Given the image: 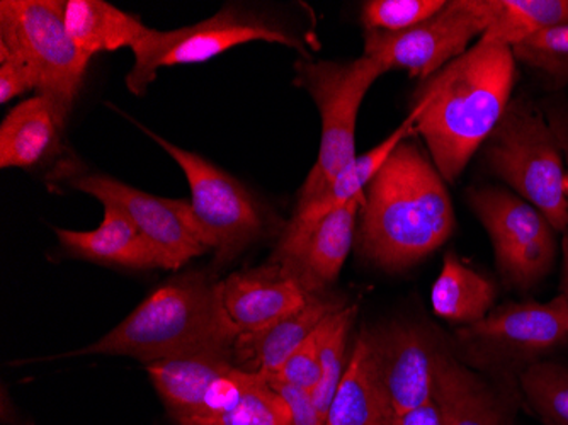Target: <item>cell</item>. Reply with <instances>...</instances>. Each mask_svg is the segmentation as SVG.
I'll return each mask as SVG.
<instances>
[{
	"mask_svg": "<svg viewBox=\"0 0 568 425\" xmlns=\"http://www.w3.org/2000/svg\"><path fill=\"white\" fill-rule=\"evenodd\" d=\"M514 82L510 47L480 38L417 89L410 111L416 133L446 182H455L490 139L513 101Z\"/></svg>",
	"mask_w": 568,
	"mask_h": 425,
	"instance_id": "6da1fadb",
	"label": "cell"
},
{
	"mask_svg": "<svg viewBox=\"0 0 568 425\" xmlns=\"http://www.w3.org/2000/svg\"><path fill=\"white\" fill-rule=\"evenodd\" d=\"M359 216L357 247L388 271L405 270L433 254L456 225L445 179L410 139L369 182Z\"/></svg>",
	"mask_w": 568,
	"mask_h": 425,
	"instance_id": "7a4b0ae2",
	"label": "cell"
},
{
	"mask_svg": "<svg viewBox=\"0 0 568 425\" xmlns=\"http://www.w3.org/2000/svg\"><path fill=\"white\" fill-rule=\"evenodd\" d=\"M239 335L223 305L222 281L190 273L162 284L113 331L72 356H126L145 366L203 354L235 361Z\"/></svg>",
	"mask_w": 568,
	"mask_h": 425,
	"instance_id": "3957f363",
	"label": "cell"
},
{
	"mask_svg": "<svg viewBox=\"0 0 568 425\" xmlns=\"http://www.w3.org/2000/svg\"><path fill=\"white\" fill-rule=\"evenodd\" d=\"M488 168L544 213L557 232H567V172L564 153L541 108L513 99L485 146Z\"/></svg>",
	"mask_w": 568,
	"mask_h": 425,
	"instance_id": "277c9868",
	"label": "cell"
},
{
	"mask_svg": "<svg viewBox=\"0 0 568 425\" xmlns=\"http://www.w3.org/2000/svg\"><path fill=\"white\" fill-rule=\"evenodd\" d=\"M568 342L564 298L506 303L477 324L459 327L453 353L481 375L518 382L523 371Z\"/></svg>",
	"mask_w": 568,
	"mask_h": 425,
	"instance_id": "5b68a950",
	"label": "cell"
},
{
	"mask_svg": "<svg viewBox=\"0 0 568 425\" xmlns=\"http://www.w3.org/2000/svg\"><path fill=\"white\" fill-rule=\"evenodd\" d=\"M0 48L30 69L38 94L55 105L67 123L91 59L67 30L63 2L2 0Z\"/></svg>",
	"mask_w": 568,
	"mask_h": 425,
	"instance_id": "8992f818",
	"label": "cell"
},
{
	"mask_svg": "<svg viewBox=\"0 0 568 425\" xmlns=\"http://www.w3.org/2000/svg\"><path fill=\"white\" fill-rule=\"evenodd\" d=\"M296 69L300 84L314 99L322 120L321 149L300 193L298 206H302L327 190L328 184L356 159L361 104L372 85L388 70L366 55L351 62L303 60Z\"/></svg>",
	"mask_w": 568,
	"mask_h": 425,
	"instance_id": "52a82bcc",
	"label": "cell"
},
{
	"mask_svg": "<svg viewBox=\"0 0 568 425\" xmlns=\"http://www.w3.org/2000/svg\"><path fill=\"white\" fill-rule=\"evenodd\" d=\"M252 41L280 43L306 55L302 43L274 22L242 9L223 8L212 18L181 30L150 31L132 50L135 65L126 75L128 91L143 94L162 67L209 62Z\"/></svg>",
	"mask_w": 568,
	"mask_h": 425,
	"instance_id": "ba28073f",
	"label": "cell"
},
{
	"mask_svg": "<svg viewBox=\"0 0 568 425\" xmlns=\"http://www.w3.org/2000/svg\"><path fill=\"white\" fill-rule=\"evenodd\" d=\"M139 127L183 169L201 241L216 251V261L234 259L261 235L263 215L244 184L197 153L175 146L142 124Z\"/></svg>",
	"mask_w": 568,
	"mask_h": 425,
	"instance_id": "9c48e42d",
	"label": "cell"
},
{
	"mask_svg": "<svg viewBox=\"0 0 568 425\" xmlns=\"http://www.w3.org/2000/svg\"><path fill=\"white\" fill-rule=\"evenodd\" d=\"M468 204L487 230L504 281L529 290L550 274L557 259V230L518 194L499 188L468 193Z\"/></svg>",
	"mask_w": 568,
	"mask_h": 425,
	"instance_id": "30bf717a",
	"label": "cell"
},
{
	"mask_svg": "<svg viewBox=\"0 0 568 425\" xmlns=\"http://www.w3.org/2000/svg\"><path fill=\"white\" fill-rule=\"evenodd\" d=\"M487 31L484 0H453L443 11L398 33L366 31L365 55L386 70L405 69L427 81L470 50Z\"/></svg>",
	"mask_w": 568,
	"mask_h": 425,
	"instance_id": "8fae6325",
	"label": "cell"
},
{
	"mask_svg": "<svg viewBox=\"0 0 568 425\" xmlns=\"http://www.w3.org/2000/svg\"><path fill=\"white\" fill-rule=\"evenodd\" d=\"M73 188L126 213L149 244L175 271L210 251L201 241L191 201L153 196L104 174L73 179Z\"/></svg>",
	"mask_w": 568,
	"mask_h": 425,
	"instance_id": "7c38bea8",
	"label": "cell"
},
{
	"mask_svg": "<svg viewBox=\"0 0 568 425\" xmlns=\"http://www.w3.org/2000/svg\"><path fill=\"white\" fill-rule=\"evenodd\" d=\"M376 371L394 414L414 411L434 401V383L443 341L420 324H394L369 332Z\"/></svg>",
	"mask_w": 568,
	"mask_h": 425,
	"instance_id": "4fadbf2b",
	"label": "cell"
},
{
	"mask_svg": "<svg viewBox=\"0 0 568 425\" xmlns=\"http://www.w3.org/2000/svg\"><path fill=\"white\" fill-rule=\"evenodd\" d=\"M523 395L518 382L490 378L456 357L453 345L439 356L434 402L445 425H514Z\"/></svg>",
	"mask_w": 568,
	"mask_h": 425,
	"instance_id": "5bb4252c",
	"label": "cell"
},
{
	"mask_svg": "<svg viewBox=\"0 0 568 425\" xmlns=\"http://www.w3.org/2000/svg\"><path fill=\"white\" fill-rule=\"evenodd\" d=\"M365 196L332 211L317 225L293 236H281L273 261L284 265L308 295L325 293L339 277L356 236L357 216Z\"/></svg>",
	"mask_w": 568,
	"mask_h": 425,
	"instance_id": "9a60e30c",
	"label": "cell"
},
{
	"mask_svg": "<svg viewBox=\"0 0 568 425\" xmlns=\"http://www.w3.org/2000/svg\"><path fill=\"white\" fill-rule=\"evenodd\" d=\"M223 305L241 335L277 324L306 305L310 296L280 262L230 274L222 281Z\"/></svg>",
	"mask_w": 568,
	"mask_h": 425,
	"instance_id": "2e32d148",
	"label": "cell"
},
{
	"mask_svg": "<svg viewBox=\"0 0 568 425\" xmlns=\"http://www.w3.org/2000/svg\"><path fill=\"white\" fill-rule=\"evenodd\" d=\"M343 306L339 300L331 298L325 293L310 296L303 308L277 324L255 334L239 335L235 342V364L242 370L257 373L263 378H274L303 341L331 313L337 312Z\"/></svg>",
	"mask_w": 568,
	"mask_h": 425,
	"instance_id": "e0dca14e",
	"label": "cell"
},
{
	"mask_svg": "<svg viewBox=\"0 0 568 425\" xmlns=\"http://www.w3.org/2000/svg\"><path fill=\"white\" fill-rule=\"evenodd\" d=\"M102 206L104 216L101 225L91 232L55 229L63 249L99 264L121 265L132 270H164L161 255L149 244L130 216L113 204Z\"/></svg>",
	"mask_w": 568,
	"mask_h": 425,
	"instance_id": "ac0fdd59",
	"label": "cell"
},
{
	"mask_svg": "<svg viewBox=\"0 0 568 425\" xmlns=\"http://www.w3.org/2000/svg\"><path fill=\"white\" fill-rule=\"evenodd\" d=\"M416 133V117L414 113L405 118L400 127L395 128L390 136H386L382 143L369 150V152L357 155L334 181L328 184L327 190L322 191L317 198L308 203L296 206L295 215L288 223L283 236L298 235L312 226L317 225L324 216L332 211L346 206L351 201L365 196L372 179L378 174L386 159L392 155L395 149L404 140L410 139Z\"/></svg>",
	"mask_w": 568,
	"mask_h": 425,
	"instance_id": "d6986e66",
	"label": "cell"
},
{
	"mask_svg": "<svg viewBox=\"0 0 568 425\" xmlns=\"http://www.w3.org/2000/svg\"><path fill=\"white\" fill-rule=\"evenodd\" d=\"M65 121L44 95L19 102L0 124V168L33 169L55 152Z\"/></svg>",
	"mask_w": 568,
	"mask_h": 425,
	"instance_id": "ffe728a7",
	"label": "cell"
},
{
	"mask_svg": "<svg viewBox=\"0 0 568 425\" xmlns=\"http://www.w3.org/2000/svg\"><path fill=\"white\" fill-rule=\"evenodd\" d=\"M390 412L376 371L369 331H363L332 398L325 425H383Z\"/></svg>",
	"mask_w": 568,
	"mask_h": 425,
	"instance_id": "44dd1931",
	"label": "cell"
},
{
	"mask_svg": "<svg viewBox=\"0 0 568 425\" xmlns=\"http://www.w3.org/2000/svg\"><path fill=\"white\" fill-rule=\"evenodd\" d=\"M63 19L70 37L89 59L102 51L133 50L152 31L136 16L104 0H65Z\"/></svg>",
	"mask_w": 568,
	"mask_h": 425,
	"instance_id": "7402d4cb",
	"label": "cell"
},
{
	"mask_svg": "<svg viewBox=\"0 0 568 425\" xmlns=\"http://www.w3.org/2000/svg\"><path fill=\"white\" fill-rule=\"evenodd\" d=\"M496 295L493 281L448 254L430 290V305L443 321L467 327L493 312Z\"/></svg>",
	"mask_w": 568,
	"mask_h": 425,
	"instance_id": "603a6c76",
	"label": "cell"
},
{
	"mask_svg": "<svg viewBox=\"0 0 568 425\" xmlns=\"http://www.w3.org/2000/svg\"><path fill=\"white\" fill-rule=\"evenodd\" d=\"M484 8L487 31L481 38L510 48L568 22V0H484Z\"/></svg>",
	"mask_w": 568,
	"mask_h": 425,
	"instance_id": "cb8c5ba5",
	"label": "cell"
},
{
	"mask_svg": "<svg viewBox=\"0 0 568 425\" xmlns=\"http://www.w3.org/2000/svg\"><path fill=\"white\" fill-rule=\"evenodd\" d=\"M357 315L356 305H346L337 312L331 313L324 321V338L321 350V382L312 392L324 418H327L328 407L334 398L337 386L343 380L347 367V344H349L351 328Z\"/></svg>",
	"mask_w": 568,
	"mask_h": 425,
	"instance_id": "d4e9b609",
	"label": "cell"
},
{
	"mask_svg": "<svg viewBox=\"0 0 568 425\" xmlns=\"http://www.w3.org/2000/svg\"><path fill=\"white\" fill-rule=\"evenodd\" d=\"M519 389L545 425H568V366L538 361L523 371Z\"/></svg>",
	"mask_w": 568,
	"mask_h": 425,
	"instance_id": "484cf974",
	"label": "cell"
},
{
	"mask_svg": "<svg viewBox=\"0 0 568 425\" xmlns=\"http://www.w3.org/2000/svg\"><path fill=\"white\" fill-rule=\"evenodd\" d=\"M510 50L516 62L541 73L551 88L561 89L568 84V22L539 31Z\"/></svg>",
	"mask_w": 568,
	"mask_h": 425,
	"instance_id": "4316f807",
	"label": "cell"
},
{
	"mask_svg": "<svg viewBox=\"0 0 568 425\" xmlns=\"http://www.w3.org/2000/svg\"><path fill=\"white\" fill-rule=\"evenodd\" d=\"M204 425H292V411L270 382L257 375L234 411Z\"/></svg>",
	"mask_w": 568,
	"mask_h": 425,
	"instance_id": "83f0119b",
	"label": "cell"
},
{
	"mask_svg": "<svg viewBox=\"0 0 568 425\" xmlns=\"http://www.w3.org/2000/svg\"><path fill=\"white\" fill-rule=\"evenodd\" d=\"M445 0H368L361 9L366 31L398 33L410 30L443 11Z\"/></svg>",
	"mask_w": 568,
	"mask_h": 425,
	"instance_id": "f1b7e54d",
	"label": "cell"
},
{
	"mask_svg": "<svg viewBox=\"0 0 568 425\" xmlns=\"http://www.w3.org/2000/svg\"><path fill=\"white\" fill-rule=\"evenodd\" d=\"M322 338H324V322L303 341L298 350L283 364L280 373L271 380L308 389L310 393L314 392L321 382Z\"/></svg>",
	"mask_w": 568,
	"mask_h": 425,
	"instance_id": "f546056e",
	"label": "cell"
},
{
	"mask_svg": "<svg viewBox=\"0 0 568 425\" xmlns=\"http://www.w3.org/2000/svg\"><path fill=\"white\" fill-rule=\"evenodd\" d=\"M31 89H37V82L30 69L0 48V102L6 104Z\"/></svg>",
	"mask_w": 568,
	"mask_h": 425,
	"instance_id": "4dcf8cb0",
	"label": "cell"
},
{
	"mask_svg": "<svg viewBox=\"0 0 568 425\" xmlns=\"http://www.w3.org/2000/svg\"><path fill=\"white\" fill-rule=\"evenodd\" d=\"M267 382L288 404L292 411V425H325L324 415L318 411L308 389L298 388L288 383L273 382V380Z\"/></svg>",
	"mask_w": 568,
	"mask_h": 425,
	"instance_id": "1f68e13d",
	"label": "cell"
},
{
	"mask_svg": "<svg viewBox=\"0 0 568 425\" xmlns=\"http://www.w3.org/2000/svg\"><path fill=\"white\" fill-rule=\"evenodd\" d=\"M383 425H445L443 424L442 412L437 407L436 402L423 405V407L414 408V411L404 412V414L386 415Z\"/></svg>",
	"mask_w": 568,
	"mask_h": 425,
	"instance_id": "d6a6232c",
	"label": "cell"
},
{
	"mask_svg": "<svg viewBox=\"0 0 568 425\" xmlns=\"http://www.w3.org/2000/svg\"><path fill=\"white\" fill-rule=\"evenodd\" d=\"M545 118L554 131L555 139L564 153V161L568 165V104L561 102H548L545 105Z\"/></svg>",
	"mask_w": 568,
	"mask_h": 425,
	"instance_id": "836d02e7",
	"label": "cell"
},
{
	"mask_svg": "<svg viewBox=\"0 0 568 425\" xmlns=\"http://www.w3.org/2000/svg\"><path fill=\"white\" fill-rule=\"evenodd\" d=\"M561 252V281H560V296L564 298L565 306L568 312V233H564L560 242Z\"/></svg>",
	"mask_w": 568,
	"mask_h": 425,
	"instance_id": "e575fe53",
	"label": "cell"
},
{
	"mask_svg": "<svg viewBox=\"0 0 568 425\" xmlns=\"http://www.w3.org/2000/svg\"><path fill=\"white\" fill-rule=\"evenodd\" d=\"M567 222H568V175H567ZM568 233V223H567V232Z\"/></svg>",
	"mask_w": 568,
	"mask_h": 425,
	"instance_id": "d590c367",
	"label": "cell"
}]
</instances>
